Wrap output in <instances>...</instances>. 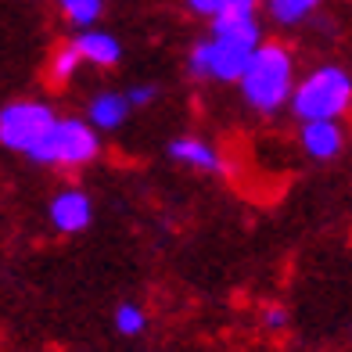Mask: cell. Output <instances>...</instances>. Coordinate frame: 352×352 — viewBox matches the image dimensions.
Instances as JSON below:
<instances>
[{
    "instance_id": "cell-1",
    "label": "cell",
    "mask_w": 352,
    "mask_h": 352,
    "mask_svg": "<svg viewBox=\"0 0 352 352\" xmlns=\"http://www.w3.org/2000/svg\"><path fill=\"white\" fill-rule=\"evenodd\" d=\"M263 43L259 11H234L223 8L209 19V36H201L187 54V72L209 83H237L248 69L252 54Z\"/></svg>"
},
{
    "instance_id": "cell-2",
    "label": "cell",
    "mask_w": 352,
    "mask_h": 352,
    "mask_svg": "<svg viewBox=\"0 0 352 352\" xmlns=\"http://www.w3.org/2000/svg\"><path fill=\"white\" fill-rule=\"evenodd\" d=\"M237 87H241L245 104L259 116H277V111L292 108V94L298 87V65L292 47L280 40H263L248 69L237 79Z\"/></svg>"
},
{
    "instance_id": "cell-3",
    "label": "cell",
    "mask_w": 352,
    "mask_h": 352,
    "mask_svg": "<svg viewBox=\"0 0 352 352\" xmlns=\"http://www.w3.org/2000/svg\"><path fill=\"white\" fill-rule=\"evenodd\" d=\"M352 111V76L342 65H316L298 79L292 94V116L298 122L345 119Z\"/></svg>"
},
{
    "instance_id": "cell-4",
    "label": "cell",
    "mask_w": 352,
    "mask_h": 352,
    "mask_svg": "<svg viewBox=\"0 0 352 352\" xmlns=\"http://www.w3.org/2000/svg\"><path fill=\"white\" fill-rule=\"evenodd\" d=\"M58 111L47 104V101H11L0 108V144L8 151H19L25 158H33L40 166V158L47 151V144L54 137V126H58Z\"/></svg>"
},
{
    "instance_id": "cell-5",
    "label": "cell",
    "mask_w": 352,
    "mask_h": 352,
    "mask_svg": "<svg viewBox=\"0 0 352 352\" xmlns=\"http://www.w3.org/2000/svg\"><path fill=\"white\" fill-rule=\"evenodd\" d=\"M101 155V130L90 119L61 116L54 126V137L47 144V151L40 158V166L54 169H83Z\"/></svg>"
},
{
    "instance_id": "cell-6",
    "label": "cell",
    "mask_w": 352,
    "mask_h": 352,
    "mask_svg": "<svg viewBox=\"0 0 352 352\" xmlns=\"http://www.w3.org/2000/svg\"><path fill=\"white\" fill-rule=\"evenodd\" d=\"M47 216H51V227L58 234H83L94 223V201H90L87 190H79V187H61L51 198Z\"/></svg>"
},
{
    "instance_id": "cell-7",
    "label": "cell",
    "mask_w": 352,
    "mask_h": 352,
    "mask_svg": "<svg viewBox=\"0 0 352 352\" xmlns=\"http://www.w3.org/2000/svg\"><path fill=\"white\" fill-rule=\"evenodd\" d=\"M298 144L302 151L316 162H331V158H338L342 148H345V130L338 119H320V122H302L298 130Z\"/></svg>"
},
{
    "instance_id": "cell-8",
    "label": "cell",
    "mask_w": 352,
    "mask_h": 352,
    "mask_svg": "<svg viewBox=\"0 0 352 352\" xmlns=\"http://www.w3.org/2000/svg\"><path fill=\"white\" fill-rule=\"evenodd\" d=\"M169 158L187 166V169H195V173H223L227 169L219 148L205 137H176V140H169Z\"/></svg>"
},
{
    "instance_id": "cell-9",
    "label": "cell",
    "mask_w": 352,
    "mask_h": 352,
    "mask_svg": "<svg viewBox=\"0 0 352 352\" xmlns=\"http://www.w3.org/2000/svg\"><path fill=\"white\" fill-rule=\"evenodd\" d=\"M72 43L79 47V54H83L87 65H94V69H111V65H119V58H122L119 40L111 33H104V29H98V25L79 29Z\"/></svg>"
},
{
    "instance_id": "cell-10",
    "label": "cell",
    "mask_w": 352,
    "mask_h": 352,
    "mask_svg": "<svg viewBox=\"0 0 352 352\" xmlns=\"http://www.w3.org/2000/svg\"><path fill=\"white\" fill-rule=\"evenodd\" d=\"M130 98H126V90H101V94H94L90 104H87V119L98 126L101 133L108 130H119V126L130 119Z\"/></svg>"
},
{
    "instance_id": "cell-11",
    "label": "cell",
    "mask_w": 352,
    "mask_h": 352,
    "mask_svg": "<svg viewBox=\"0 0 352 352\" xmlns=\"http://www.w3.org/2000/svg\"><path fill=\"white\" fill-rule=\"evenodd\" d=\"M320 4H324V0H263V11L274 25L295 29V25H306L320 11Z\"/></svg>"
},
{
    "instance_id": "cell-12",
    "label": "cell",
    "mask_w": 352,
    "mask_h": 352,
    "mask_svg": "<svg viewBox=\"0 0 352 352\" xmlns=\"http://www.w3.org/2000/svg\"><path fill=\"white\" fill-rule=\"evenodd\" d=\"M87 61H83V54H79V47L69 40V43H61L58 51L51 54V65H47V79H51L54 87H69L72 79H76V72L83 69Z\"/></svg>"
},
{
    "instance_id": "cell-13",
    "label": "cell",
    "mask_w": 352,
    "mask_h": 352,
    "mask_svg": "<svg viewBox=\"0 0 352 352\" xmlns=\"http://www.w3.org/2000/svg\"><path fill=\"white\" fill-rule=\"evenodd\" d=\"M111 324L122 338H137V334L148 331V309L140 302H119L116 313H111Z\"/></svg>"
},
{
    "instance_id": "cell-14",
    "label": "cell",
    "mask_w": 352,
    "mask_h": 352,
    "mask_svg": "<svg viewBox=\"0 0 352 352\" xmlns=\"http://www.w3.org/2000/svg\"><path fill=\"white\" fill-rule=\"evenodd\" d=\"M58 11H61V19L72 22L76 29H90L101 19L104 0H58Z\"/></svg>"
},
{
    "instance_id": "cell-15",
    "label": "cell",
    "mask_w": 352,
    "mask_h": 352,
    "mask_svg": "<svg viewBox=\"0 0 352 352\" xmlns=\"http://www.w3.org/2000/svg\"><path fill=\"white\" fill-rule=\"evenodd\" d=\"M259 320H263V327H266V331H284L292 316H287V309L280 306V302H274V306H263Z\"/></svg>"
},
{
    "instance_id": "cell-16",
    "label": "cell",
    "mask_w": 352,
    "mask_h": 352,
    "mask_svg": "<svg viewBox=\"0 0 352 352\" xmlns=\"http://www.w3.org/2000/svg\"><path fill=\"white\" fill-rule=\"evenodd\" d=\"M184 4L195 14H201V19H216V14L227 8V0H184Z\"/></svg>"
},
{
    "instance_id": "cell-17",
    "label": "cell",
    "mask_w": 352,
    "mask_h": 352,
    "mask_svg": "<svg viewBox=\"0 0 352 352\" xmlns=\"http://www.w3.org/2000/svg\"><path fill=\"white\" fill-rule=\"evenodd\" d=\"M155 87L151 83H137V87H130V90H126V98H130V104L133 108H144V104H151L155 101Z\"/></svg>"
},
{
    "instance_id": "cell-18",
    "label": "cell",
    "mask_w": 352,
    "mask_h": 352,
    "mask_svg": "<svg viewBox=\"0 0 352 352\" xmlns=\"http://www.w3.org/2000/svg\"><path fill=\"white\" fill-rule=\"evenodd\" d=\"M227 8H234V11H259L263 0H227Z\"/></svg>"
}]
</instances>
